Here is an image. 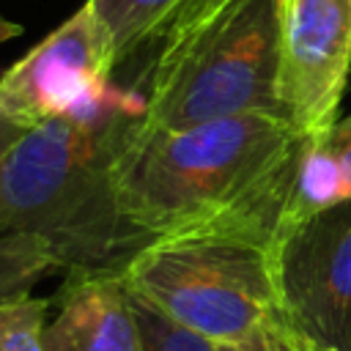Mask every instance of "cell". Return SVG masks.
Returning <instances> with one entry per match:
<instances>
[{"label":"cell","mask_w":351,"mask_h":351,"mask_svg":"<svg viewBox=\"0 0 351 351\" xmlns=\"http://www.w3.org/2000/svg\"><path fill=\"white\" fill-rule=\"evenodd\" d=\"M304 137L274 112L228 115L129 137L115 167L118 214L137 250L162 236L233 233L271 255Z\"/></svg>","instance_id":"obj_1"},{"label":"cell","mask_w":351,"mask_h":351,"mask_svg":"<svg viewBox=\"0 0 351 351\" xmlns=\"http://www.w3.org/2000/svg\"><path fill=\"white\" fill-rule=\"evenodd\" d=\"M285 0H184L162 30L148 69L145 126L280 112V38Z\"/></svg>","instance_id":"obj_2"},{"label":"cell","mask_w":351,"mask_h":351,"mask_svg":"<svg viewBox=\"0 0 351 351\" xmlns=\"http://www.w3.org/2000/svg\"><path fill=\"white\" fill-rule=\"evenodd\" d=\"M129 291L178 326L225 343L277 313L271 255L233 233H181L143 244L121 263Z\"/></svg>","instance_id":"obj_3"},{"label":"cell","mask_w":351,"mask_h":351,"mask_svg":"<svg viewBox=\"0 0 351 351\" xmlns=\"http://www.w3.org/2000/svg\"><path fill=\"white\" fill-rule=\"evenodd\" d=\"M271 269L280 318L315 346L351 351V197L288 233Z\"/></svg>","instance_id":"obj_4"},{"label":"cell","mask_w":351,"mask_h":351,"mask_svg":"<svg viewBox=\"0 0 351 351\" xmlns=\"http://www.w3.org/2000/svg\"><path fill=\"white\" fill-rule=\"evenodd\" d=\"M112 71L104 33L82 5L0 77V110L27 129L58 115H96Z\"/></svg>","instance_id":"obj_5"},{"label":"cell","mask_w":351,"mask_h":351,"mask_svg":"<svg viewBox=\"0 0 351 351\" xmlns=\"http://www.w3.org/2000/svg\"><path fill=\"white\" fill-rule=\"evenodd\" d=\"M351 71V0H285L280 38V112L302 137L337 123Z\"/></svg>","instance_id":"obj_6"},{"label":"cell","mask_w":351,"mask_h":351,"mask_svg":"<svg viewBox=\"0 0 351 351\" xmlns=\"http://www.w3.org/2000/svg\"><path fill=\"white\" fill-rule=\"evenodd\" d=\"M47 351H145L140 318L121 269H69L52 296Z\"/></svg>","instance_id":"obj_7"},{"label":"cell","mask_w":351,"mask_h":351,"mask_svg":"<svg viewBox=\"0 0 351 351\" xmlns=\"http://www.w3.org/2000/svg\"><path fill=\"white\" fill-rule=\"evenodd\" d=\"M348 197H351V184H348V176H346L340 159L335 156V151L326 145L324 137H304L277 244L288 233H293L299 225L313 219L315 214H321ZM277 244H274V250H277Z\"/></svg>","instance_id":"obj_8"},{"label":"cell","mask_w":351,"mask_h":351,"mask_svg":"<svg viewBox=\"0 0 351 351\" xmlns=\"http://www.w3.org/2000/svg\"><path fill=\"white\" fill-rule=\"evenodd\" d=\"M110 47L115 69L156 41L184 0H85Z\"/></svg>","instance_id":"obj_9"},{"label":"cell","mask_w":351,"mask_h":351,"mask_svg":"<svg viewBox=\"0 0 351 351\" xmlns=\"http://www.w3.org/2000/svg\"><path fill=\"white\" fill-rule=\"evenodd\" d=\"M55 271H69L66 255L41 233L0 236V307L33 291L36 282Z\"/></svg>","instance_id":"obj_10"},{"label":"cell","mask_w":351,"mask_h":351,"mask_svg":"<svg viewBox=\"0 0 351 351\" xmlns=\"http://www.w3.org/2000/svg\"><path fill=\"white\" fill-rule=\"evenodd\" d=\"M52 299L22 296L0 307V351H47L44 329Z\"/></svg>","instance_id":"obj_11"},{"label":"cell","mask_w":351,"mask_h":351,"mask_svg":"<svg viewBox=\"0 0 351 351\" xmlns=\"http://www.w3.org/2000/svg\"><path fill=\"white\" fill-rule=\"evenodd\" d=\"M132 299H134V310L140 318L145 351H214V346L206 337L178 326L176 321H170L165 313H159L145 299H140L134 293H132Z\"/></svg>","instance_id":"obj_12"},{"label":"cell","mask_w":351,"mask_h":351,"mask_svg":"<svg viewBox=\"0 0 351 351\" xmlns=\"http://www.w3.org/2000/svg\"><path fill=\"white\" fill-rule=\"evenodd\" d=\"M211 346L214 351H299V337L280 315H274L271 321L261 324L244 337L211 343Z\"/></svg>","instance_id":"obj_13"},{"label":"cell","mask_w":351,"mask_h":351,"mask_svg":"<svg viewBox=\"0 0 351 351\" xmlns=\"http://www.w3.org/2000/svg\"><path fill=\"white\" fill-rule=\"evenodd\" d=\"M326 145L335 151V156L340 159L346 176H348V184H351V115L348 118H337V123L324 134Z\"/></svg>","instance_id":"obj_14"},{"label":"cell","mask_w":351,"mask_h":351,"mask_svg":"<svg viewBox=\"0 0 351 351\" xmlns=\"http://www.w3.org/2000/svg\"><path fill=\"white\" fill-rule=\"evenodd\" d=\"M19 33H22V25H16V22H11V19H5V16L0 14V44L16 38Z\"/></svg>","instance_id":"obj_15"},{"label":"cell","mask_w":351,"mask_h":351,"mask_svg":"<svg viewBox=\"0 0 351 351\" xmlns=\"http://www.w3.org/2000/svg\"><path fill=\"white\" fill-rule=\"evenodd\" d=\"M299 337V335H296ZM299 351H337V348H326V346H315V343H310V340H304V337H299Z\"/></svg>","instance_id":"obj_16"}]
</instances>
